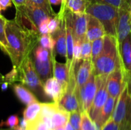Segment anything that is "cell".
<instances>
[{"label":"cell","instance_id":"f6af8a7d","mask_svg":"<svg viewBox=\"0 0 131 130\" xmlns=\"http://www.w3.org/2000/svg\"><path fill=\"white\" fill-rule=\"evenodd\" d=\"M26 130H35V129H34V128H32L31 126H30L27 125V127H26Z\"/></svg>","mask_w":131,"mask_h":130},{"label":"cell","instance_id":"7a4b0ae2","mask_svg":"<svg viewBox=\"0 0 131 130\" xmlns=\"http://www.w3.org/2000/svg\"><path fill=\"white\" fill-rule=\"evenodd\" d=\"M92 65V73L95 76L107 77L111 73L120 67L119 48L114 37L108 34L104 37L102 51Z\"/></svg>","mask_w":131,"mask_h":130},{"label":"cell","instance_id":"8fae6325","mask_svg":"<svg viewBox=\"0 0 131 130\" xmlns=\"http://www.w3.org/2000/svg\"><path fill=\"white\" fill-rule=\"evenodd\" d=\"M120 67L125 80L131 73V34H130L119 48Z\"/></svg>","mask_w":131,"mask_h":130},{"label":"cell","instance_id":"b9f144b4","mask_svg":"<svg viewBox=\"0 0 131 130\" xmlns=\"http://www.w3.org/2000/svg\"><path fill=\"white\" fill-rule=\"evenodd\" d=\"M65 129L66 130H76V129H74L73 127H72V126L70 124V123L68 122L67 124H66V126H65Z\"/></svg>","mask_w":131,"mask_h":130},{"label":"cell","instance_id":"d590c367","mask_svg":"<svg viewBox=\"0 0 131 130\" xmlns=\"http://www.w3.org/2000/svg\"><path fill=\"white\" fill-rule=\"evenodd\" d=\"M90 2H104V3H107L111 4L117 8H119L121 5V0H89Z\"/></svg>","mask_w":131,"mask_h":130},{"label":"cell","instance_id":"7c38bea8","mask_svg":"<svg viewBox=\"0 0 131 130\" xmlns=\"http://www.w3.org/2000/svg\"><path fill=\"white\" fill-rule=\"evenodd\" d=\"M93 70V65L91 60H81L75 65V81H76V93H78L81 88L87 83L91 77ZM79 100V99H78ZM80 103V102H79Z\"/></svg>","mask_w":131,"mask_h":130},{"label":"cell","instance_id":"8992f818","mask_svg":"<svg viewBox=\"0 0 131 130\" xmlns=\"http://www.w3.org/2000/svg\"><path fill=\"white\" fill-rule=\"evenodd\" d=\"M54 56V51H50L39 44L30 54L35 70L43 84L53 74L52 58Z\"/></svg>","mask_w":131,"mask_h":130},{"label":"cell","instance_id":"ee69618b","mask_svg":"<svg viewBox=\"0 0 131 130\" xmlns=\"http://www.w3.org/2000/svg\"><path fill=\"white\" fill-rule=\"evenodd\" d=\"M0 49H1V50H2V51L4 52V53H5V54H7V51H6V50L5 49V48H4L3 46L1 44V43H0Z\"/></svg>","mask_w":131,"mask_h":130},{"label":"cell","instance_id":"816d5d0a","mask_svg":"<svg viewBox=\"0 0 131 130\" xmlns=\"http://www.w3.org/2000/svg\"><path fill=\"white\" fill-rule=\"evenodd\" d=\"M130 34H131V21H130Z\"/></svg>","mask_w":131,"mask_h":130},{"label":"cell","instance_id":"2e32d148","mask_svg":"<svg viewBox=\"0 0 131 130\" xmlns=\"http://www.w3.org/2000/svg\"><path fill=\"white\" fill-rule=\"evenodd\" d=\"M87 31L86 39L92 42L93 41L104 38L107 34L104 25L95 17L87 14Z\"/></svg>","mask_w":131,"mask_h":130},{"label":"cell","instance_id":"484cf974","mask_svg":"<svg viewBox=\"0 0 131 130\" xmlns=\"http://www.w3.org/2000/svg\"><path fill=\"white\" fill-rule=\"evenodd\" d=\"M39 44L50 51H55V40L51 34L41 35L39 38Z\"/></svg>","mask_w":131,"mask_h":130},{"label":"cell","instance_id":"6da1fadb","mask_svg":"<svg viewBox=\"0 0 131 130\" xmlns=\"http://www.w3.org/2000/svg\"><path fill=\"white\" fill-rule=\"evenodd\" d=\"M5 34L8 46L9 57L19 72L25 60L30 56L39 44L41 34L18 23L15 18L6 21Z\"/></svg>","mask_w":131,"mask_h":130},{"label":"cell","instance_id":"681fc988","mask_svg":"<svg viewBox=\"0 0 131 130\" xmlns=\"http://www.w3.org/2000/svg\"><path fill=\"white\" fill-rule=\"evenodd\" d=\"M130 16H131V5H130Z\"/></svg>","mask_w":131,"mask_h":130},{"label":"cell","instance_id":"9a60e30c","mask_svg":"<svg viewBox=\"0 0 131 130\" xmlns=\"http://www.w3.org/2000/svg\"><path fill=\"white\" fill-rule=\"evenodd\" d=\"M124 85V77L121 67L117 68L107 77V90L110 97L118 99Z\"/></svg>","mask_w":131,"mask_h":130},{"label":"cell","instance_id":"74e56055","mask_svg":"<svg viewBox=\"0 0 131 130\" xmlns=\"http://www.w3.org/2000/svg\"><path fill=\"white\" fill-rule=\"evenodd\" d=\"M12 2L15 5V7L24 5L27 3V0H12Z\"/></svg>","mask_w":131,"mask_h":130},{"label":"cell","instance_id":"60d3db41","mask_svg":"<svg viewBox=\"0 0 131 130\" xmlns=\"http://www.w3.org/2000/svg\"><path fill=\"white\" fill-rule=\"evenodd\" d=\"M49 1H50L51 5H60L62 2V0H49Z\"/></svg>","mask_w":131,"mask_h":130},{"label":"cell","instance_id":"5b68a950","mask_svg":"<svg viewBox=\"0 0 131 130\" xmlns=\"http://www.w3.org/2000/svg\"><path fill=\"white\" fill-rule=\"evenodd\" d=\"M15 18L16 21L25 28L38 33V28L41 23L51 17L43 8L30 4L15 7Z\"/></svg>","mask_w":131,"mask_h":130},{"label":"cell","instance_id":"4316f807","mask_svg":"<svg viewBox=\"0 0 131 130\" xmlns=\"http://www.w3.org/2000/svg\"><path fill=\"white\" fill-rule=\"evenodd\" d=\"M104 47V38L96 39L91 42V62L92 64L99 56Z\"/></svg>","mask_w":131,"mask_h":130},{"label":"cell","instance_id":"1f68e13d","mask_svg":"<svg viewBox=\"0 0 131 130\" xmlns=\"http://www.w3.org/2000/svg\"><path fill=\"white\" fill-rule=\"evenodd\" d=\"M81 113L80 111H74L70 113L69 116V123L72 126V127L76 130H80L81 124Z\"/></svg>","mask_w":131,"mask_h":130},{"label":"cell","instance_id":"3957f363","mask_svg":"<svg viewBox=\"0 0 131 130\" xmlns=\"http://www.w3.org/2000/svg\"><path fill=\"white\" fill-rule=\"evenodd\" d=\"M86 13L97 18L104 25L106 34L117 40L118 8L107 3L91 2L86 9Z\"/></svg>","mask_w":131,"mask_h":130},{"label":"cell","instance_id":"7dc6e473","mask_svg":"<svg viewBox=\"0 0 131 130\" xmlns=\"http://www.w3.org/2000/svg\"><path fill=\"white\" fill-rule=\"evenodd\" d=\"M2 130H17V128H14V129H2Z\"/></svg>","mask_w":131,"mask_h":130},{"label":"cell","instance_id":"52a82bcc","mask_svg":"<svg viewBox=\"0 0 131 130\" xmlns=\"http://www.w3.org/2000/svg\"><path fill=\"white\" fill-rule=\"evenodd\" d=\"M111 117L121 126L122 129L131 126V95L128 90L127 83L124 80L121 93L117 99Z\"/></svg>","mask_w":131,"mask_h":130},{"label":"cell","instance_id":"ab89813d","mask_svg":"<svg viewBox=\"0 0 131 130\" xmlns=\"http://www.w3.org/2000/svg\"><path fill=\"white\" fill-rule=\"evenodd\" d=\"M124 81H126L127 83V86H128V90H129V92L131 95V73L130 74V75L125 79L124 80Z\"/></svg>","mask_w":131,"mask_h":130},{"label":"cell","instance_id":"5bb4252c","mask_svg":"<svg viewBox=\"0 0 131 130\" xmlns=\"http://www.w3.org/2000/svg\"><path fill=\"white\" fill-rule=\"evenodd\" d=\"M61 15V25L58 30L51 34L55 40V51L61 57H67V42H66V29L64 15V8L61 6L59 11Z\"/></svg>","mask_w":131,"mask_h":130},{"label":"cell","instance_id":"e575fe53","mask_svg":"<svg viewBox=\"0 0 131 130\" xmlns=\"http://www.w3.org/2000/svg\"><path fill=\"white\" fill-rule=\"evenodd\" d=\"M49 19V18H48ZM48 19L42 21L41 23V25H39V28H38V31H39V33L41 35L42 34H49L48 32Z\"/></svg>","mask_w":131,"mask_h":130},{"label":"cell","instance_id":"7402d4cb","mask_svg":"<svg viewBox=\"0 0 131 130\" xmlns=\"http://www.w3.org/2000/svg\"><path fill=\"white\" fill-rule=\"evenodd\" d=\"M70 113L58 107L51 116L52 129H55L59 127H64L69 121Z\"/></svg>","mask_w":131,"mask_h":130},{"label":"cell","instance_id":"ffe728a7","mask_svg":"<svg viewBox=\"0 0 131 130\" xmlns=\"http://www.w3.org/2000/svg\"><path fill=\"white\" fill-rule=\"evenodd\" d=\"M14 92L17 98L25 105H29L32 103L38 101L37 97L31 92L27 87H25L22 84H14L13 85ZM40 102V101H39Z\"/></svg>","mask_w":131,"mask_h":130},{"label":"cell","instance_id":"4fadbf2b","mask_svg":"<svg viewBox=\"0 0 131 130\" xmlns=\"http://www.w3.org/2000/svg\"><path fill=\"white\" fill-rule=\"evenodd\" d=\"M119 21L117 26V44L120 48L123 41L130 34L131 16L130 8L119 7Z\"/></svg>","mask_w":131,"mask_h":130},{"label":"cell","instance_id":"83f0119b","mask_svg":"<svg viewBox=\"0 0 131 130\" xmlns=\"http://www.w3.org/2000/svg\"><path fill=\"white\" fill-rule=\"evenodd\" d=\"M6 21H7V19L2 15H0V43L5 48V49L6 50L7 55H8L9 54L8 46V41H7L6 34H5Z\"/></svg>","mask_w":131,"mask_h":130},{"label":"cell","instance_id":"44dd1931","mask_svg":"<svg viewBox=\"0 0 131 130\" xmlns=\"http://www.w3.org/2000/svg\"><path fill=\"white\" fill-rule=\"evenodd\" d=\"M90 2L89 0H62L61 5L74 14L83 15L86 13Z\"/></svg>","mask_w":131,"mask_h":130},{"label":"cell","instance_id":"e0dca14e","mask_svg":"<svg viewBox=\"0 0 131 130\" xmlns=\"http://www.w3.org/2000/svg\"><path fill=\"white\" fill-rule=\"evenodd\" d=\"M44 90L46 96L52 100V102H54L57 104H58L62 96L65 93L61 84L54 77L48 78L45 82Z\"/></svg>","mask_w":131,"mask_h":130},{"label":"cell","instance_id":"8d00e7d4","mask_svg":"<svg viewBox=\"0 0 131 130\" xmlns=\"http://www.w3.org/2000/svg\"><path fill=\"white\" fill-rule=\"evenodd\" d=\"M12 0H0V5L2 7V10H5L8 7L12 5Z\"/></svg>","mask_w":131,"mask_h":130},{"label":"cell","instance_id":"d6986e66","mask_svg":"<svg viewBox=\"0 0 131 130\" xmlns=\"http://www.w3.org/2000/svg\"><path fill=\"white\" fill-rule=\"evenodd\" d=\"M117 99H115L112 97H108L106 103H104V107H102L101 110L100 111L96 120L94 121L98 129L103 126V125L112 116L113 112L114 110Z\"/></svg>","mask_w":131,"mask_h":130},{"label":"cell","instance_id":"f1b7e54d","mask_svg":"<svg viewBox=\"0 0 131 130\" xmlns=\"http://www.w3.org/2000/svg\"><path fill=\"white\" fill-rule=\"evenodd\" d=\"M61 25V15L60 13H57L55 16L51 17L48 21V32L51 34H54L59 28Z\"/></svg>","mask_w":131,"mask_h":130},{"label":"cell","instance_id":"f35d334b","mask_svg":"<svg viewBox=\"0 0 131 130\" xmlns=\"http://www.w3.org/2000/svg\"><path fill=\"white\" fill-rule=\"evenodd\" d=\"M131 5V0H121V5L119 7H125L130 8Z\"/></svg>","mask_w":131,"mask_h":130},{"label":"cell","instance_id":"f546056e","mask_svg":"<svg viewBox=\"0 0 131 130\" xmlns=\"http://www.w3.org/2000/svg\"><path fill=\"white\" fill-rule=\"evenodd\" d=\"M81 60L91 61V42L86 38L81 42Z\"/></svg>","mask_w":131,"mask_h":130},{"label":"cell","instance_id":"603a6c76","mask_svg":"<svg viewBox=\"0 0 131 130\" xmlns=\"http://www.w3.org/2000/svg\"><path fill=\"white\" fill-rule=\"evenodd\" d=\"M41 108V102L37 101L27 106L23 111V118L28 122H34L39 117Z\"/></svg>","mask_w":131,"mask_h":130},{"label":"cell","instance_id":"ac0fdd59","mask_svg":"<svg viewBox=\"0 0 131 130\" xmlns=\"http://www.w3.org/2000/svg\"><path fill=\"white\" fill-rule=\"evenodd\" d=\"M53 64V77L61 84L66 91L69 83V68L66 63L62 64L55 60V56L52 58Z\"/></svg>","mask_w":131,"mask_h":130},{"label":"cell","instance_id":"7bdbcfd3","mask_svg":"<svg viewBox=\"0 0 131 130\" xmlns=\"http://www.w3.org/2000/svg\"><path fill=\"white\" fill-rule=\"evenodd\" d=\"M3 83H5V78L4 76L0 73V84H2Z\"/></svg>","mask_w":131,"mask_h":130},{"label":"cell","instance_id":"ba28073f","mask_svg":"<svg viewBox=\"0 0 131 130\" xmlns=\"http://www.w3.org/2000/svg\"><path fill=\"white\" fill-rule=\"evenodd\" d=\"M97 80V91L89 112V116L95 121L100 111L106 103L109 94L107 90V77L105 76H95Z\"/></svg>","mask_w":131,"mask_h":130},{"label":"cell","instance_id":"4dcf8cb0","mask_svg":"<svg viewBox=\"0 0 131 130\" xmlns=\"http://www.w3.org/2000/svg\"><path fill=\"white\" fill-rule=\"evenodd\" d=\"M4 78L5 82H6L8 84H13L15 82L18 81L21 82V73L15 67H13L12 70L9 73L5 74V76H4Z\"/></svg>","mask_w":131,"mask_h":130},{"label":"cell","instance_id":"277c9868","mask_svg":"<svg viewBox=\"0 0 131 130\" xmlns=\"http://www.w3.org/2000/svg\"><path fill=\"white\" fill-rule=\"evenodd\" d=\"M20 73L21 83L33 93L38 101L44 103L51 100L45 93L44 84L35 71L30 56H28L23 62L20 69Z\"/></svg>","mask_w":131,"mask_h":130},{"label":"cell","instance_id":"30bf717a","mask_svg":"<svg viewBox=\"0 0 131 130\" xmlns=\"http://www.w3.org/2000/svg\"><path fill=\"white\" fill-rule=\"evenodd\" d=\"M65 14L69 20L70 25L72 28L74 40L82 42L86 38L87 21H88L87 13L83 15H77L72 13L71 11H70L65 8Z\"/></svg>","mask_w":131,"mask_h":130},{"label":"cell","instance_id":"bcb514c9","mask_svg":"<svg viewBox=\"0 0 131 130\" xmlns=\"http://www.w3.org/2000/svg\"><path fill=\"white\" fill-rule=\"evenodd\" d=\"M54 130H66L65 129V126L64 127H59V128H57V129H55Z\"/></svg>","mask_w":131,"mask_h":130},{"label":"cell","instance_id":"9c48e42d","mask_svg":"<svg viewBox=\"0 0 131 130\" xmlns=\"http://www.w3.org/2000/svg\"><path fill=\"white\" fill-rule=\"evenodd\" d=\"M97 91V80L95 75L92 73L87 83L81 88L78 93L81 111L89 114Z\"/></svg>","mask_w":131,"mask_h":130},{"label":"cell","instance_id":"d6a6232c","mask_svg":"<svg viewBox=\"0 0 131 130\" xmlns=\"http://www.w3.org/2000/svg\"><path fill=\"white\" fill-rule=\"evenodd\" d=\"M19 124V118L17 115H12L10 116L5 121H2L0 123V126H5L11 129L16 128Z\"/></svg>","mask_w":131,"mask_h":130},{"label":"cell","instance_id":"c3c4849f","mask_svg":"<svg viewBox=\"0 0 131 130\" xmlns=\"http://www.w3.org/2000/svg\"><path fill=\"white\" fill-rule=\"evenodd\" d=\"M121 130H131V126L130 127V128H127V129H121Z\"/></svg>","mask_w":131,"mask_h":130},{"label":"cell","instance_id":"cb8c5ba5","mask_svg":"<svg viewBox=\"0 0 131 130\" xmlns=\"http://www.w3.org/2000/svg\"><path fill=\"white\" fill-rule=\"evenodd\" d=\"M80 130H99L95 122L92 120L87 112L82 111L81 113Z\"/></svg>","mask_w":131,"mask_h":130},{"label":"cell","instance_id":"f907efd6","mask_svg":"<svg viewBox=\"0 0 131 130\" xmlns=\"http://www.w3.org/2000/svg\"><path fill=\"white\" fill-rule=\"evenodd\" d=\"M1 11H2V7H1V5H0V15H2V14H1Z\"/></svg>","mask_w":131,"mask_h":130},{"label":"cell","instance_id":"d4e9b609","mask_svg":"<svg viewBox=\"0 0 131 130\" xmlns=\"http://www.w3.org/2000/svg\"><path fill=\"white\" fill-rule=\"evenodd\" d=\"M26 4H30V5H32L43 8L51 17L55 16L57 15V13H55L54 11V10L52 9L51 5L49 0H27Z\"/></svg>","mask_w":131,"mask_h":130},{"label":"cell","instance_id":"836d02e7","mask_svg":"<svg viewBox=\"0 0 131 130\" xmlns=\"http://www.w3.org/2000/svg\"><path fill=\"white\" fill-rule=\"evenodd\" d=\"M100 130H121V126L111 117Z\"/></svg>","mask_w":131,"mask_h":130}]
</instances>
